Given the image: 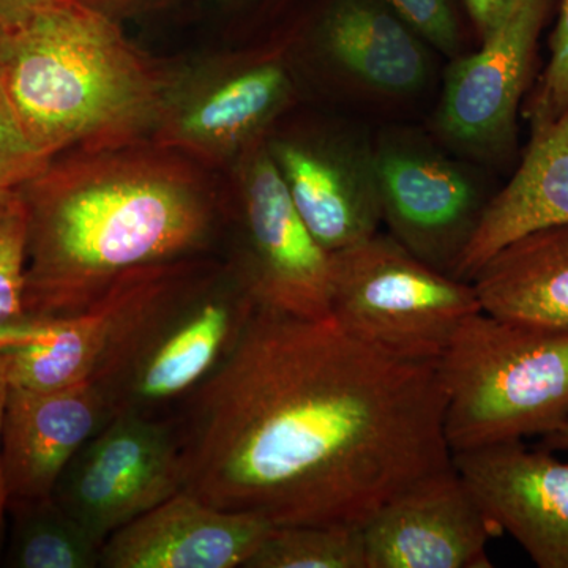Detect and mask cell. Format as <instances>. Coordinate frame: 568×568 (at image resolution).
Instances as JSON below:
<instances>
[{
  "mask_svg": "<svg viewBox=\"0 0 568 568\" xmlns=\"http://www.w3.org/2000/svg\"><path fill=\"white\" fill-rule=\"evenodd\" d=\"M450 454L545 436L568 422V332L478 312L437 362Z\"/></svg>",
  "mask_w": 568,
  "mask_h": 568,
  "instance_id": "cell-5",
  "label": "cell"
},
{
  "mask_svg": "<svg viewBox=\"0 0 568 568\" xmlns=\"http://www.w3.org/2000/svg\"><path fill=\"white\" fill-rule=\"evenodd\" d=\"M386 3L446 62L478 47L462 0H386Z\"/></svg>",
  "mask_w": 568,
  "mask_h": 568,
  "instance_id": "cell-23",
  "label": "cell"
},
{
  "mask_svg": "<svg viewBox=\"0 0 568 568\" xmlns=\"http://www.w3.org/2000/svg\"><path fill=\"white\" fill-rule=\"evenodd\" d=\"M375 152L387 233L418 260L455 276L499 190L495 171L450 151L424 122L377 125Z\"/></svg>",
  "mask_w": 568,
  "mask_h": 568,
  "instance_id": "cell-9",
  "label": "cell"
},
{
  "mask_svg": "<svg viewBox=\"0 0 568 568\" xmlns=\"http://www.w3.org/2000/svg\"><path fill=\"white\" fill-rule=\"evenodd\" d=\"M171 424L182 491L276 526L364 528L452 465L437 364L403 361L334 317L256 308Z\"/></svg>",
  "mask_w": 568,
  "mask_h": 568,
  "instance_id": "cell-1",
  "label": "cell"
},
{
  "mask_svg": "<svg viewBox=\"0 0 568 568\" xmlns=\"http://www.w3.org/2000/svg\"><path fill=\"white\" fill-rule=\"evenodd\" d=\"M298 82L372 125L425 122L446 61L386 0H302L283 20Z\"/></svg>",
  "mask_w": 568,
  "mask_h": 568,
  "instance_id": "cell-4",
  "label": "cell"
},
{
  "mask_svg": "<svg viewBox=\"0 0 568 568\" xmlns=\"http://www.w3.org/2000/svg\"><path fill=\"white\" fill-rule=\"evenodd\" d=\"M18 190L2 189L0 186V215L9 209L11 201L17 196Z\"/></svg>",
  "mask_w": 568,
  "mask_h": 568,
  "instance_id": "cell-33",
  "label": "cell"
},
{
  "mask_svg": "<svg viewBox=\"0 0 568 568\" xmlns=\"http://www.w3.org/2000/svg\"><path fill=\"white\" fill-rule=\"evenodd\" d=\"M9 388V364H7L6 353H0V549H2L3 541H6L7 514H9V495H7L2 469V425Z\"/></svg>",
  "mask_w": 568,
  "mask_h": 568,
  "instance_id": "cell-30",
  "label": "cell"
},
{
  "mask_svg": "<svg viewBox=\"0 0 568 568\" xmlns=\"http://www.w3.org/2000/svg\"><path fill=\"white\" fill-rule=\"evenodd\" d=\"M481 312L568 332V224L515 239L470 280Z\"/></svg>",
  "mask_w": 568,
  "mask_h": 568,
  "instance_id": "cell-20",
  "label": "cell"
},
{
  "mask_svg": "<svg viewBox=\"0 0 568 568\" xmlns=\"http://www.w3.org/2000/svg\"><path fill=\"white\" fill-rule=\"evenodd\" d=\"M556 6L558 0H518L476 50L446 62L424 123L450 151L495 173L514 160L519 108Z\"/></svg>",
  "mask_w": 568,
  "mask_h": 568,
  "instance_id": "cell-10",
  "label": "cell"
},
{
  "mask_svg": "<svg viewBox=\"0 0 568 568\" xmlns=\"http://www.w3.org/2000/svg\"><path fill=\"white\" fill-rule=\"evenodd\" d=\"M462 2L480 43L500 22L506 20L518 0H462Z\"/></svg>",
  "mask_w": 568,
  "mask_h": 568,
  "instance_id": "cell-27",
  "label": "cell"
},
{
  "mask_svg": "<svg viewBox=\"0 0 568 568\" xmlns=\"http://www.w3.org/2000/svg\"><path fill=\"white\" fill-rule=\"evenodd\" d=\"M540 447L548 448L551 452H562L568 454V422L559 426L555 432L541 436Z\"/></svg>",
  "mask_w": 568,
  "mask_h": 568,
  "instance_id": "cell-32",
  "label": "cell"
},
{
  "mask_svg": "<svg viewBox=\"0 0 568 568\" xmlns=\"http://www.w3.org/2000/svg\"><path fill=\"white\" fill-rule=\"evenodd\" d=\"M499 537L454 463L403 489L364 526L366 568H491Z\"/></svg>",
  "mask_w": 568,
  "mask_h": 568,
  "instance_id": "cell-15",
  "label": "cell"
},
{
  "mask_svg": "<svg viewBox=\"0 0 568 568\" xmlns=\"http://www.w3.org/2000/svg\"><path fill=\"white\" fill-rule=\"evenodd\" d=\"M272 526L179 491L106 538L104 568L245 567Z\"/></svg>",
  "mask_w": 568,
  "mask_h": 568,
  "instance_id": "cell-18",
  "label": "cell"
},
{
  "mask_svg": "<svg viewBox=\"0 0 568 568\" xmlns=\"http://www.w3.org/2000/svg\"><path fill=\"white\" fill-rule=\"evenodd\" d=\"M244 568H366L364 528L276 526Z\"/></svg>",
  "mask_w": 568,
  "mask_h": 568,
  "instance_id": "cell-22",
  "label": "cell"
},
{
  "mask_svg": "<svg viewBox=\"0 0 568 568\" xmlns=\"http://www.w3.org/2000/svg\"><path fill=\"white\" fill-rule=\"evenodd\" d=\"M233 173L237 241L227 263L257 308L310 320L331 316L332 254L295 211L265 141L248 149Z\"/></svg>",
  "mask_w": 568,
  "mask_h": 568,
  "instance_id": "cell-12",
  "label": "cell"
},
{
  "mask_svg": "<svg viewBox=\"0 0 568 568\" xmlns=\"http://www.w3.org/2000/svg\"><path fill=\"white\" fill-rule=\"evenodd\" d=\"M256 308L244 282L223 264L134 366L122 387V413L149 414L185 398L222 364Z\"/></svg>",
  "mask_w": 568,
  "mask_h": 568,
  "instance_id": "cell-17",
  "label": "cell"
},
{
  "mask_svg": "<svg viewBox=\"0 0 568 568\" xmlns=\"http://www.w3.org/2000/svg\"><path fill=\"white\" fill-rule=\"evenodd\" d=\"M556 224H568V108L555 121L530 129L521 162L493 196L455 276L470 282L503 246Z\"/></svg>",
  "mask_w": 568,
  "mask_h": 568,
  "instance_id": "cell-19",
  "label": "cell"
},
{
  "mask_svg": "<svg viewBox=\"0 0 568 568\" xmlns=\"http://www.w3.org/2000/svg\"><path fill=\"white\" fill-rule=\"evenodd\" d=\"M170 78L121 22L77 0L0 33V85L50 159L152 140Z\"/></svg>",
  "mask_w": 568,
  "mask_h": 568,
  "instance_id": "cell-3",
  "label": "cell"
},
{
  "mask_svg": "<svg viewBox=\"0 0 568 568\" xmlns=\"http://www.w3.org/2000/svg\"><path fill=\"white\" fill-rule=\"evenodd\" d=\"M558 21L549 36V61L523 104L530 129L555 121L568 108V0H558Z\"/></svg>",
  "mask_w": 568,
  "mask_h": 568,
  "instance_id": "cell-25",
  "label": "cell"
},
{
  "mask_svg": "<svg viewBox=\"0 0 568 568\" xmlns=\"http://www.w3.org/2000/svg\"><path fill=\"white\" fill-rule=\"evenodd\" d=\"M478 312L473 283L436 271L388 233L332 254L331 316L394 357L437 364Z\"/></svg>",
  "mask_w": 568,
  "mask_h": 568,
  "instance_id": "cell-8",
  "label": "cell"
},
{
  "mask_svg": "<svg viewBox=\"0 0 568 568\" xmlns=\"http://www.w3.org/2000/svg\"><path fill=\"white\" fill-rule=\"evenodd\" d=\"M51 162L33 144L0 85V186L18 190Z\"/></svg>",
  "mask_w": 568,
  "mask_h": 568,
  "instance_id": "cell-26",
  "label": "cell"
},
{
  "mask_svg": "<svg viewBox=\"0 0 568 568\" xmlns=\"http://www.w3.org/2000/svg\"><path fill=\"white\" fill-rule=\"evenodd\" d=\"M119 396L99 383L33 390L11 386L2 425V469L10 503L52 497L71 458L112 418Z\"/></svg>",
  "mask_w": 568,
  "mask_h": 568,
  "instance_id": "cell-16",
  "label": "cell"
},
{
  "mask_svg": "<svg viewBox=\"0 0 568 568\" xmlns=\"http://www.w3.org/2000/svg\"><path fill=\"white\" fill-rule=\"evenodd\" d=\"M77 2L121 22L162 6L164 0H77Z\"/></svg>",
  "mask_w": 568,
  "mask_h": 568,
  "instance_id": "cell-31",
  "label": "cell"
},
{
  "mask_svg": "<svg viewBox=\"0 0 568 568\" xmlns=\"http://www.w3.org/2000/svg\"><path fill=\"white\" fill-rule=\"evenodd\" d=\"M201 164L152 140L54 156L20 192L26 317H69L122 275L201 256L222 219Z\"/></svg>",
  "mask_w": 568,
  "mask_h": 568,
  "instance_id": "cell-2",
  "label": "cell"
},
{
  "mask_svg": "<svg viewBox=\"0 0 568 568\" xmlns=\"http://www.w3.org/2000/svg\"><path fill=\"white\" fill-rule=\"evenodd\" d=\"M181 489L173 426L123 410L74 454L52 499L103 545Z\"/></svg>",
  "mask_w": 568,
  "mask_h": 568,
  "instance_id": "cell-13",
  "label": "cell"
},
{
  "mask_svg": "<svg viewBox=\"0 0 568 568\" xmlns=\"http://www.w3.org/2000/svg\"><path fill=\"white\" fill-rule=\"evenodd\" d=\"M224 6L245 14L252 24L280 22L302 2V0H222Z\"/></svg>",
  "mask_w": 568,
  "mask_h": 568,
  "instance_id": "cell-28",
  "label": "cell"
},
{
  "mask_svg": "<svg viewBox=\"0 0 568 568\" xmlns=\"http://www.w3.org/2000/svg\"><path fill=\"white\" fill-rule=\"evenodd\" d=\"M222 265L201 256L148 265L122 275L74 315L29 317L28 338L6 351L11 386L52 390L99 383L121 403L123 384L142 355Z\"/></svg>",
  "mask_w": 568,
  "mask_h": 568,
  "instance_id": "cell-6",
  "label": "cell"
},
{
  "mask_svg": "<svg viewBox=\"0 0 568 568\" xmlns=\"http://www.w3.org/2000/svg\"><path fill=\"white\" fill-rule=\"evenodd\" d=\"M477 506L540 568H568V462L523 440L452 455Z\"/></svg>",
  "mask_w": 568,
  "mask_h": 568,
  "instance_id": "cell-14",
  "label": "cell"
},
{
  "mask_svg": "<svg viewBox=\"0 0 568 568\" xmlns=\"http://www.w3.org/2000/svg\"><path fill=\"white\" fill-rule=\"evenodd\" d=\"M301 97L282 21L239 51L171 73L152 141L201 166L233 168Z\"/></svg>",
  "mask_w": 568,
  "mask_h": 568,
  "instance_id": "cell-7",
  "label": "cell"
},
{
  "mask_svg": "<svg viewBox=\"0 0 568 568\" xmlns=\"http://www.w3.org/2000/svg\"><path fill=\"white\" fill-rule=\"evenodd\" d=\"M63 0H0V33H7L28 24L44 10Z\"/></svg>",
  "mask_w": 568,
  "mask_h": 568,
  "instance_id": "cell-29",
  "label": "cell"
},
{
  "mask_svg": "<svg viewBox=\"0 0 568 568\" xmlns=\"http://www.w3.org/2000/svg\"><path fill=\"white\" fill-rule=\"evenodd\" d=\"M375 129L331 110L305 121L286 114L265 138L295 211L327 253L361 244L383 226Z\"/></svg>",
  "mask_w": 568,
  "mask_h": 568,
  "instance_id": "cell-11",
  "label": "cell"
},
{
  "mask_svg": "<svg viewBox=\"0 0 568 568\" xmlns=\"http://www.w3.org/2000/svg\"><path fill=\"white\" fill-rule=\"evenodd\" d=\"M29 216L20 192L0 215V324L26 317Z\"/></svg>",
  "mask_w": 568,
  "mask_h": 568,
  "instance_id": "cell-24",
  "label": "cell"
},
{
  "mask_svg": "<svg viewBox=\"0 0 568 568\" xmlns=\"http://www.w3.org/2000/svg\"><path fill=\"white\" fill-rule=\"evenodd\" d=\"M13 515L7 566L17 568L100 567L102 545L52 497L10 503Z\"/></svg>",
  "mask_w": 568,
  "mask_h": 568,
  "instance_id": "cell-21",
  "label": "cell"
}]
</instances>
